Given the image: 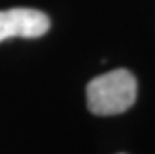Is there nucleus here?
<instances>
[{
  "label": "nucleus",
  "instance_id": "1",
  "mask_svg": "<svg viewBox=\"0 0 155 154\" xmlns=\"http://www.w3.org/2000/svg\"><path fill=\"white\" fill-rule=\"evenodd\" d=\"M138 91L136 79L127 69H114L93 79L86 87L88 108L94 115L122 113L133 105Z\"/></svg>",
  "mask_w": 155,
  "mask_h": 154
},
{
  "label": "nucleus",
  "instance_id": "2",
  "mask_svg": "<svg viewBox=\"0 0 155 154\" xmlns=\"http://www.w3.org/2000/svg\"><path fill=\"white\" fill-rule=\"evenodd\" d=\"M50 29L47 14L33 8H11L0 11V43L8 38H39Z\"/></svg>",
  "mask_w": 155,
  "mask_h": 154
}]
</instances>
